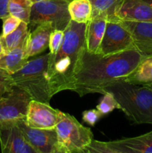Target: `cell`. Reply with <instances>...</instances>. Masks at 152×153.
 Wrapping results in <instances>:
<instances>
[{
  "mask_svg": "<svg viewBox=\"0 0 152 153\" xmlns=\"http://www.w3.org/2000/svg\"><path fill=\"white\" fill-rule=\"evenodd\" d=\"M145 58L137 49L109 56L83 51L74 78L72 91L80 97L89 94H104L105 89L123 81Z\"/></svg>",
  "mask_w": 152,
  "mask_h": 153,
  "instance_id": "1",
  "label": "cell"
},
{
  "mask_svg": "<svg viewBox=\"0 0 152 153\" xmlns=\"http://www.w3.org/2000/svg\"><path fill=\"white\" fill-rule=\"evenodd\" d=\"M86 24L72 21L64 31L63 43L58 52L49 53L47 76L52 96L72 91L74 78L86 47Z\"/></svg>",
  "mask_w": 152,
  "mask_h": 153,
  "instance_id": "2",
  "label": "cell"
},
{
  "mask_svg": "<svg viewBox=\"0 0 152 153\" xmlns=\"http://www.w3.org/2000/svg\"><path fill=\"white\" fill-rule=\"evenodd\" d=\"M114 96L120 109L136 124L152 125V91L144 85L118 82L105 89ZM104 91V93H105Z\"/></svg>",
  "mask_w": 152,
  "mask_h": 153,
  "instance_id": "3",
  "label": "cell"
},
{
  "mask_svg": "<svg viewBox=\"0 0 152 153\" xmlns=\"http://www.w3.org/2000/svg\"><path fill=\"white\" fill-rule=\"evenodd\" d=\"M49 53L29 60L19 70L11 74L13 87L25 91L31 100L49 103L52 99L47 76Z\"/></svg>",
  "mask_w": 152,
  "mask_h": 153,
  "instance_id": "4",
  "label": "cell"
},
{
  "mask_svg": "<svg viewBox=\"0 0 152 153\" xmlns=\"http://www.w3.org/2000/svg\"><path fill=\"white\" fill-rule=\"evenodd\" d=\"M55 131L58 145L70 153H83L93 140L90 128L80 123L72 115L62 111Z\"/></svg>",
  "mask_w": 152,
  "mask_h": 153,
  "instance_id": "5",
  "label": "cell"
},
{
  "mask_svg": "<svg viewBox=\"0 0 152 153\" xmlns=\"http://www.w3.org/2000/svg\"><path fill=\"white\" fill-rule=\"evenodd\" d=\"M66 0H44L33 4L28 25L34 28L41 23L49 22L54 29L65 31L71 22Z\"/></svg>",
  "mask_w": 152,
  "mask_h": 153,
  "instance_id": "6",
  "label": "cell"
},
{
  "mask_svg": "<svg viewBox=\"0 0 152 153\" xmlns=\"http://www.w3.org/2000/svg\"><path fill=\"white\" fill-rule=\"evenodd\" d=\"M132 49L136 48L131 33L119 20H107L98 54L101 56H109Z\"/></svg>",
  "mask_w": 152,
  "mask_h": 153,
  "instance_id": "7",
  "label": "cell"
},
{
  "mask_svg": "<svg viewBox=\"0 0 152 153\" xmlns=\"http://www.w3.org/2000/svg\"><path fill=\"white\" fill-rule=\"evenodd\" d=\"M31 100V97L25 91L14 87L0 99V123L25 120Z\"/></svg>",
  "mask_w": 152,
  "mask_h": 153,
  "instance_id": "8",
  "label": "cell"
},
{
  "mask_svg": "<svg viewBox=\"0 0 152 153\" xmlns=\"http://www.w3.org/2000/svg\"><path fill=\"white\" fill-rule=\"evenodd\" d=\"M61 111L55 109L49 103L31 100L27 110L25 122L31 128L54 129L61 118Z\"/></svg>",
  "mask_w": 152,
  "mask_h": 153,
  "instance_id": "9",
  "label": "cell"
},
{
  "mask_svg": "<svg viewBox=\"0 0 152 153\" xmlns=\"http://www.w3.org/2000/svg\"><path fill=\"white\" fill-rule=\"evenodd\" d=\"M0 146L1 153H37L24 137L18 120L0 123Z\"/></svg>",
  "mask_w": 152,
  "mask_h": 153,
  "instance_id": "10",
  "label": "cell"
},
{
  "mask_svg": "<svg viewBox=\"0 0 152 153\" xmlns=\"http://www.w3.org/2000/svg\"><path fill=\"white\" fill-rule=\"evenodd\" d=\"M18 125L26 141L37 153H51L58 146L55 128L42 129L29 127L25 120H18Z\"/></svg>",
  "mask_w": 152,
  "mask_h": 153,
  "instance_id": "11",
  "label": "cell"
},
{
  "mask_svg": "<svg viewBox=\"0 0 152 153\" xmlns=\"http://www.w3.org/2000/svg\"><path fill=\"white\" fill-rule=\"evenodd\" d=\"M114 19L135 22H152V1L124 0L116 10Z\"/></svg>",
  "mask_w": 152,
  "mask_h": 153,
  "instance_id": "12",
  "label": "cell"
},
{
  "mask_svg": "<svg viewBox=\"0 0 152 153\" xmlns=\"http://www.w3.org/2000/svg\"><path fill=\"white\" fill-rule=\"evenodd\" d=\"M120 22L132 34L136 49L145 57H152V22Z\"/></svg>",
  "mask_w": 152,
  "mask_h": 153,
  "instance_id": "13",
  "label": "cell"
},
{
  "mask_svg": "<svg viewBox=\"0 0 152 153\" xmlns=\"http://www.w3.org/2000/svg\"><path fill=\"white\" fill-rule=\"evenodd\" d=\"M107 143L122 153H152V131L137 137H125Z\"/></svg>",
  "mask_w": 152,
  "mask_h": 153,
  "instance_id": "14",
  "label": "cell"
},
{
  "mask_svg": "<svg viewBox=\"0 0 152 153\" xmlns=\"http://www.w3.org/2000/svg\"><path fill=\"white\" fill-rule=\"evenodd\" d=\"M53 30L50 23L45 22L37 25L31 32L30 31L26 45L28 58L39 55L49 48V38Z\"/></svg>",
  "mask_w": 152,
  "mask_h": 153,
  "instance_id": "15",
  "label": "cell"
},
{
  "mask_svg": "<svg viewBox=\"0 0 152 153\" xmlns=\"http://www.w3.org/2000/svg\"><path fill=\"white\" fill-rule=\"evenodd\" d=\"M107 19L103 16H92L86 23V47L91 54H98L105 32Z\"/></svg>",
  "mask_w": 152,
  "mask_h": 153,
  "instance_id": "16",
  "label": "cell"
},
{
  "mask_svg": "<svg viewBox=\"0 0 152 153\" xmlns=\"http://www.w3.org/2000/svg\"><path fill=\"white\" fill-rule=\"evenodd\" d=\"M27 41L7 53L0 54V68L10 75L20 70L28 61L26 55Z\"/></svg>",
  "mask_w": 152,
  "mask_h": 153,
  "instance_id": "17",
  "label": "cell"
},
{
  "mask_svg": "<svg viewBox=\"0 0 152 153\" xmlns=\"http://www.w3.org/2000/svg\"><path fill=\"white\" fill-rule=\"evenodd\" d=\"M29 33L28 24L22 21L19 26L9 34L5 36L0 34L2 53H7L23 45L28 40Z\"/></svg>",
  "mask_w": 152,
  "mask_h": 153,
  "instance_id": "18",
  "label": "cell"
},
{
  "mask_svg": "<svg viewBox=\"0 0 152 153\" xmlns=\"http://www.w3.org/2000/svg\"><path fill=\"white\" fill-rule=\"evenodd\" d=\"M123 82L136 85H147L152 83V57H145L131 74Z\"/></svg>",
  "mask_w": 152,
  "mask_h": 153,
  "instance_id": "19",
  "label": "cell"
},
{
  "mask_svg": "<svg viewBox=\"0 0 152 153\" xmlns=\"http://www.w3.org/2000/svg\"><path fill=\"white\" fill-rule=\"evenodd\" d=\"M68 10L71 20L77 23L86 24L92 18L90 0H72L69 2Z\"/></svg>",
  "mask_w": 152,
  "mask_h": 153,
  "instance_id": "20",
  "label": "cell"
},
{
  "mask_svg": "<svg viewBox=\"0 0 152 153\" xmlns=\"http://www.w3.org/2000/svg\"><path fill=\"white\" fill-rule=\"evenodd\" d=\"M124 0H90L92 7V16H103L107 20L114 19L115 13Z\"/></svg>",
  "mask_w": 152,
  "mask_h": 153,
  "instance_id": "21",
  "label": "cell"
},
{
  "mask_svg": "<svg viewBox=\"0 0 152 153\" xmlns=\"http://www.w3.org/2000/svg\"><path fill=\"white\" fill-rule=\"evenodd\" d=\"M33 4L34 2L31 0H9V13L22 22L29 24Z\"/></svg>",
  "mask_w": 152,
  "mask_h": 153,
  "instance_id": "22",
  "label": "cell"
},
{
  "mask_svg": "<svg viewBox=\"0 0 152 153\" xmlns=\"http://www.w3.org/2000/svg\"><path fill=\"white\" fill-rule=\"evenodd\" d=\"M96 109L103 116H104L110 114L115 109H120V106L115 99L114 96L110 92L105 91L99 103L97 105Z\"/></svg>",
  "mask_w": 152,
  "mask_h": 153,
  "instance_id": "23",
  "label": "cell"
},
{
  "mask_svg": "<svg viewBox=\"0 0 152 153\" xmlns=\"http://www.w3.org/2000/svg\"><path fill=\"white\" fill-rule=\"evenodd\" d=\"M84 152L86 153H122L108 146L107 142L92 140Z\"/></svg>",
  "mask_w": 152,
  "mask_h": 153,
  "instance_id": "24",
  "label": "cell"
},
{
  "mask_svg": "<svg viewBox=\"0 0 152 153\" xmlns=\"http://www.w3.org/2000/svg\"><path fill=\"white\" fill-rule=\"evenodd\" d=\"M13 88L11 75L0 68V99L11 91Z\"/></svg>",
  "mask_w": 152,
  "mask_h": 153,
  "instance_id": "25",
  "label": "cell"
},
{
  "mask_svg": "<svg viewBox=\"0 0 152 153\" xmlns=\"http://www.w3.org/2000/svg\"><path fill=\"white\" fill-rule=\"evenodd\" d=\"M64 37V31L58 29H54L52 31L49 38V53L55 54L58 52L61 47Z\"/></svg>",
  "mask_w": 152,
  "mask_h": 153,
  "instance_id": "26",
  "label": "cell"
},
{
  "mask_svg": "<svg viewBox=\"0 0 152 153\" xmlns=\"http://www.w3.org/2000/svg\"><path fill=\"white\" fill-rule=\"evenodd\" d=\"M2 32L1 34V35L2 36L7 35L14 31L22 22L19 19L10 14L2 19Z\"/></svg>",
  "mask_w": 152,
  "mask_h": 153,
  "instance_id": "27",
  "label": "cell"
},
{
  "mask_svg": "<svg viewBox=\"0 0 152 153\" xmlns=\"http://www.w3.org/2000/svg\"><path fill=\"white\" fill-rule=\"evenodd\" d=\"M102 117L103 115L97 109L86 110L82 113L83 121L91 126H94Z\"/></svg>",
  "mask_w": 152,
  "mask_h": 153,
  "instance_id": "28",
  "label": "cell"
},
{
  "mask_svg": "<svg viewBox=\"0 0 152 153\" xmlns=\"http://www.w3.org/2000/svg\"><path fill=\"white\" fill-rule=\"evenodd\" d=\"M9 0H0V19H2L10 15L8 11Z\"/></svg>",
  "mask_w": 152,
  "mask_h": 153,
  "instance_id": "29",
  "label": "cell"
},
{
  "mask_svg": "<svg viewBox=\"0 0 152 153\" xmlns=\"http://www.w3.org/2000/svg\"><path fill=\"white\" fill-rule=\"evenodd\" d=\"M51 153H70V152H69L68 151L66 150L64 148L61 147V146L58 145V146H57V147L55 148V149H54V150Z\"/></svg>",
  "mask_w": 152,
  "mask_h": 153,
  "instance_id": "30",
  "label": "cell"
},
{
  "mask_svg": "<svg viewBox=\"0 0 152 153\" xmlns=\"http://www.w3.org/2000/svg\"><path fill=\"white\" fill-rule=\"evenodd\" d=\"M144 86L147 87L148 88H149V89L151 90V91H152V83L151 84H149V85H144Z\"/></svg>",
  "mask_w": 152,
  "mask_h": 153,
  "instance_id": "31",
  "label": "cell"
},
{
  "mask_svg": "<svg viewBox=\"0 0 152 153\" xmlns=\"http://www.w3.org/2000/svg\"><path fill=\"white\" fill-rule=\"evenodd\" d=\"M32 2L35 3V2H38V1H44V0H31Z\"/></svg>",
  "mask_w": 152,
  "mask_h": 153,
  "instance_id": "32",
  "label": "cell"
},
{
  "mask_svg": "<svg viewBox=\"0 0 152 153\" xmlns=\"http://www.w3.org/2000/svg\"><path fill=\"white\" fill-rule=\"evenodd\" d=\"M2 53V47H1V41H0V54Z\"/></svg>",
  "mask_w": 152,
  "mask_h": 153,
  "instance_id": "33",
  "label": "cell"
},
{
  "mask_svg": "<svg viewBox=\"0 0 152 153\" xmlns=\"http://www.w3.org/2000/svg\"><path fill=\"white\" fill-rule=\"evenodd\" d=\"M66 1H68V2H69V1H72V0H66Z\"/></svg>",
  "mask_w": 152,
  "mask_h": 153,
  "instance_id": "34",
  "label": "cell"
},
{
  "mask_svg": "<svg viewBox=\"0 0 152 153\" xmlns=\"http://www.w3.org/2000/svg\"><path fill=\"white\" fill-rule=\"evenodd\" d=\"M148 1H152V0H148Z\"/></svg>",
  "mask_w": 152,
  "mask_h": 153,
  "instance_id": "35",
  "label": "cell"
},
{
  "mask_svg": "<svg viewBox=\"0 0 152 153\" xmlns=\"http://www.w3.org/2000/svg\"><path fill=\"white\" fill-rule=\"evenodd\" d=\"M83 153H86V152H83Z\"/></svg>",
  "mask_w": 152,
  "mask_h": 153,
  "instance_id": "36",
  "label": "cell"
}]
</instances>
